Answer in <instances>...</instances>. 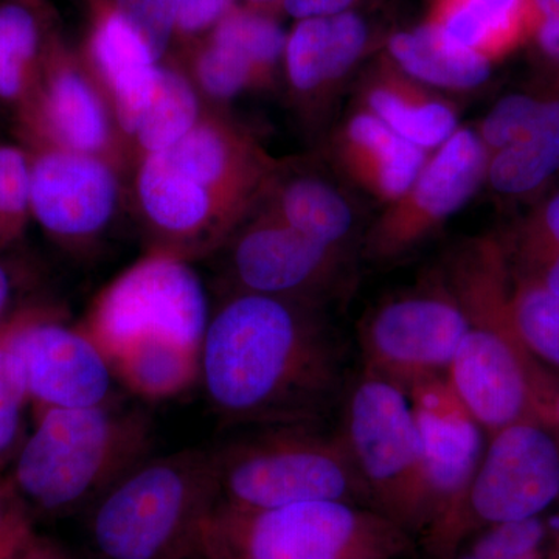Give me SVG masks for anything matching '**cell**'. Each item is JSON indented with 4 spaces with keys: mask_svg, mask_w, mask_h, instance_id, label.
Wrapping results in <instances>:
<instances>
[{
    "mask_svg": "<svg viewBox=\"0 0 559 559\" xmlns=\"http://www.w3.org/2000/svg\"><path fill=\"white\" fill-rule=\"evenodd\" d=\"M200 381L229 425H320L341 395V349L314 305L231 293L210 316Z\"/></svg>",
    "mask_w": 559,
    "mask_h": 559,
    "instance_id": "obj_1",
    "label": "cell"
},
{
    "mask_svg": "<svg viewBox=\"0 0 559 559\" xmlns=\"http://www.w3.org/2000/svg\"><path fill=\"white\" fill-rule=\"evenodd\" d=\"M507 272L502 249L485 241L466 250L452 274L468 330L447 378L488 436L524 419L546 425L555 381L539 370L513 329Z\"/></svg>",
    "mask_w": 559,
    "mask_h": 559,
    "instance_id": "obj_2",
    "label": "cell"
},
{
    "mask_svg": "<svg viewBox=\"0 0 559 559\" xmlns=\"http://www.w3.org/2000/svg\"><path fill=\"white\" fill-rule=\"evenodd\" d=\"M145 411L116 400L92 407L38 411L32 436L14 455L10 485L33 516L86 511L128 471L150 457Z\"/></svg>",
    "mask_w": 559,
    "mask_h": 559,
    "instance_id": "obj_3",
    "label": "cell"
},
{
    "mask_svg": "<svg viewBox=\"0 0 559 559\" xmlns=\"http://www.w3.org/2000/svg\"><path fill=\"white\" fill-rule=\"evenodd\" d=\"M218 500L212 450L145 459L86 510L90 558H198L202 525Z\"/></svg>",
    "mask_w": 559,
    "mask_h": 559,
    "instance_id": "obj_4",
    "label": "cell"
},
{
    "mask_svg": "<svg viewBox=\"0 0 559 559\" xmlns=\"http://www.w3.org/2000/svg\"><path fill=\"white\" fill-rule=\"evenodd\" d=\"M406 528L369 507L336 500L278 509L216 503L201 528L200 559H396L411 554Z\"/></svg>",
    "mask_w": 559,
    "mask_h": 559,
    "instance_id": "obj_5",
    "label": "cell"
},
{
    "mask_svg": "<svg viewBox=\"0 0 559 559\" xmlns=\"http://www.w3.org/2000/svg\"><path fill=\"white\" fill-rule=\"evenodd\" d=\"M212 452L219 500L229 506L261 510L336 500L373 509L340 430L311 423L255 426Z\"/></svg>",
    "mask_w": 559,
    "mask_h": 559,
    "instance_id": "obj_6",
    "label": "cell"
},
{
    "mask_svg": "<svg viewBox=\"0 0 559 559\" xmlns=\"http://www.w3.org/2000/svg\"><path fill=\"white\" fill-rule=\"evenodd\" d=\"M340 432L371 507L411 535L425 533L428 498L421 439L406 390L364 370L345 400Z\"/></svg>",
    "mask_w": 559,
    "mask_h": 559,
    "instance_id": "obj_7",
    "label": "cell"
},
{
    "mask_svg": "<svg viewBox=\"0 0 559 559\" xmlns=\"http://www.w3.org/2000/svg\"><path fill=\"white\" fill-rule=\"evenodd\" d=\"M210 316L204 283L189 260L154 250L103 290L81 326L106 358L142 341L201 352Z\"/></svg>",
    "mask_w": 559,
    "mask_h": 559,
    "instance_id": "obj_8",
    "label": "cell"
},
{
    "mask_svg": "<svg viewBox=\"0 0 559 559\" xmlns=\"http://www.w3.org/2000/svg\"><path fill=\"white\" fill-rule=\"evenodd\" d=\"M468 316L454 289L415 290L382 304L360 330L364 370L409 392L419 382L448 377Z\"/></svg>",
    "mask_w": 559,
    "mask_h": 559,
    "instance_id": "obj_9",
    "label": "cell"
},
{
    "mask_svg": "<svg viewBox=\"0 0 559 559\" xmlns=\"http://www.w3.org/2000/svg\"><path fill=\"white\" fill-rule=\"evenodd\" d=\"M421 439L428 528L433 550L448 555L462 538L463 510L485 451V430L455 395L448 378L407 392Z\"/></svg>",
    "mask_w": 559,
    "mask_h": 559,
    "instance_id": "obj_10",
    "label": "cell"
},
{
    "mask_svg": "<svg viewBox=\"0 0 559 559\" xmlns=\"http://www.w3.org/2000/svg\"><path fill=\"white\" fill-rule=\"evenodd\" d=\"M463 510L462 536L476 524L533 520L559 498V444L524 419L491 433Z\"/></svg>",
    "mask_w": 559,
    "mask_h": 559,
    "instance_id": "obj_11",
    "label": "cell"
},
{
    "mask_svg": "<svg viewBox=\"0 0 559 559\" xmlns=\"http://www.w3.org/2000/svg\"><path fill=\"white\" fill-rule=\"evenodd\" d=\"M0 334L20 359L28 396L38 411L114 401L116 374L83 326L44 311H24L11 316Z\"/></svg>",
    "mask_w": 559,
    "mask_h": 559,
    "instance_id": "obj_12",
    "label": "cell"
},
{
    "mask_svg": "<svg viewBox=\"0 0 559 559\" xmlns=\"http://www.w3.org/2000/svg\"><path fill=\"white\" fill-rule=\"evenodd\" d=\"M488 162L477 131L459 128L428 157L407 193L373 224L366 238L367 255L390 261L418 248L479 190Z\"/></svg>",
    "mask_w": 559,
    "mask_h": 559,
    "instance_id": "obj_13",
    "label": "cell"
},
{
    "mask_svg": "<svg viewBox=\"0 0 559 559\" xmlns=\"http://www.w3.org/2000/svg\"><path fill=\"white\" fill-rule=\"evenodd\" d=\"M31 140L32 218L66 245L98 237L116 216L119 176L108 159Z\"/></svg>",
    "mask_w": 559,
    "mask_h": 559,
    "instance_id": "obj_14",
    "label": "cell"
},
{
    "mask_svg": "<svg viewBox=\"0 0 559 559\" xmlns=\"http://www.w3.org/2000/svg\"><path fill=\"white\" fill-rule=\"evenodd\" d=\"M97 83L60 40H49L36 90L21 108L28 139L108 159L117 123Z\"/></svg>",
    "mask_w": 559,
    "mask_h": 559,
    "instance_id": "obj_15",
    "label": "cell"
},
{
    "mask_svg": "<svg viewBox=\"0 0 559 559\" xmlns=\"http://www.w3.org/2000/svg\"><path fill=\"white\" fill-rule=\"evenodd\" d=\"M342 253L305 237L266 213L231 238V293L263 294L314 305L336 277Z\"/></svg>",
    "mask_w": 559,
    "mask_h": 559,
    "instance_id": "obj_16",
    "label": "cell"
},
{
    "mask_svg": "<svg viewBox=\"0 0 559 559\" xmlns=\"http://www.w3.org/2000/svg\"><path fill=\"white\" fill-rule=\"evenodd\" d=\"M135 191L146 223L160 238L164 252L187 259L218 241L238 216L218 194L173 167L160 153L142 156Z\"/></svg>",
    "mask_w": 559,
    "mask_h": 559,
    "instance_id": "obj_17",
    "label": "cell"
},
{
    "mask_svg": "<svg viewBox=\"0 0 559 559\" xmlns=\"http://www.w3.org/2000/svg\"><path fill=\"white\" fill-rule=\"evenodd\" d=\"M87 58L108 91L116 123L131 138L156 94L160 61L110 0H97Z\"/></svg>",
    "mask_w": 559,
    "mask_h": 559,
    "instance_id": "obj_18",
    "label": "cell"
},
{
    "mask_svg": "<svg viewBox=\"0 0 559 559\" xmlns=\"http://www.w3.org/2000/svg\"><path fill=\"white\" fill-rule=\"evenodd\" d=\"M334 154L348 179L385 205L407 193L429 157L367 109L342 124Z\"/></svg>",
    "mask_w": 559,
    "mask_h": 559,
    "instance_id": "obj_19",
    "label": "cell"
},
{
    "mask_svg": "<svg viewBox=\"0 0 559 559\" xmlns=\"http://www.w3.org/2000/svg\"><path fill=\"white\" fill-rule=\"evenodd\" d=\"M373 44V27L360 11L296 21L283 60L290 86L311 95L340 83Z\"/></svg>",
    "mask_w": 559,
    "mask_h": 559,
    "instance_id": "obj_20",
    "label": "cell"
},
{
    "mask_svg": "<svg viewBox=\"0 0 559 559\" xmlns=\"http://www.w3.org/2000/svg\"><path fill=\"white\" fill-rule=\"evenodd\" d=\"M362 97L364 109L418 148L437 150L459 130L457 114L450 103L433 97L388 58L369 76Z\"/></svg>",
    "mask_w": 559,
    "mask_h": 559,
    "instance_id": "obj_21",
    "label": "cell"
},
{
    "mask_svg": "<svg viewBox=\"0 0 559 559\" xmlns=\"http://www.w3.org/2000/svg\"><path fill=\"white\" fill-rule=\"evenodd\" d=\"M425 21L492 62L527 44L532 0H426Z\"/></svg>",
    "mask_w": 559,
    "mask_h": 559,
    "instance_id": "obj_22",
    "label": "cell"
},
{
    "mask_svg": "<svg viewBox=\"0 0 559 559\" xmlns=\"http://www.w3.org/2000/svg\"><path fill=\"white\" fill-rule=\"evenodd\" d=\"M385 58L404 75L423 86L471 91L487 83L492 62L465 49L429 22L392 33L385 39Z\"/></svg>",
    "mask_w": 559,
    "mask_h": 559,
    "instance_id": "obj_23",
    "label": "cell"
},
{
    "mask_svg": "<svg viewBox=\"0 0 559 559\" xmlns=\"http://www.w3.org/2000/svg\"><path fill=\"white\" fill-rule=\"evenodd\" d=\"M559 175V84H550L520 138L489 157L487 182L513 200L535 197Z\"/></svg>",
    "mask_w": 559,
    "mask_h": 559,
    "instance_id": "obj_24",
    "label": "cell"
},
{
    "mask_svg": "<svg viewBox=\"0 0 559 559\" xmlns=\"http://www.w3.org/2000/svg\"><path fill=\"white\" fill-rule=\"evenodd\" d=\"M272 210L267 213L337 253L347 250L355 234L356 213L348 198L318 175H297L280 183Z\"/></svg>",
    "mask_w": 559,
    "mask_h": 559,
    "instance_id": "obj_25",
    "label": "cell"
},
{
    "mask_svg": "<svg viewBox=\"0 0 559 559\" xmlns=\"http://www.w3.org/2000/svg\"><path fill=\"white\" fill-rule=\"evenodd\" d=\"M108 360L116 380L146 401L176 399L200 381L201 352L173 342H132Z\"/></svg>",
    "mask_w": 559,
    "mask_h": 559,
    "instance_id": "obj_26",
    "label": "cell"
},
{
    "mask_svg": "<svg viewBox=\"0 0 559 559\" xmlns=\"http://www.w3.org/2000/svg\"><path fill=\"white\" fill-rule=\"evenodd\" d=\"M47 46L32 5L21 0L0 3V102L22 108L31 100Z\"/></svg>",
    "mask_w": 559,
    "mask_h": 559,
    "instance_id": "obj_27",
    "label": "cell"
},
{
    "mask_svg": "<svg viewBox=\"0 0 559 559\" xmlns=\"http://www.w3.org/2000/svg\"><path fill=\"white\" fill-rule=\"evenodd\" d=\"M201 119L200 95L193 81L179 70L160 64L156 94L131 138L142 156L160 153L193 130Z\"/></svg>",
    "mask_w": 559,
    "mask_h": 559,
    "instance_id": "obj_28",
    "label": "cell"
},
{
    "mask_svg": "<svg viewBox=\"0 0 559 559\" xmlns=\"http://www.w3.org/2000/svg\"><path fill=\"white\" fill-rule=\"evenodd\" d=\"M207 38L240 55L264 80L285 60L288 33L266 7L249 3L235 5Z\"/></svg>",
    "mask_w": 559,
    "mask_h": 559,
    "instance_id": "obj_29",
    "label": "cell"
},
{
    "mask_svg": "<svg viewBox=\"0 0 559 559\" xmlns=\"http://www.w3.org/2000/svg\"><path fill=\"white\" fill-rule=\"evenodd\" d=\"M511 323L535 359L559 369V296L533 280L521 277L509 290Z\"/></svg>",
    "mask_w": 559,
    "mask_h": 559,
    "instance_id": "obj_30",
    "label": "cell"
},
{
    "mask_svg": "<svg viewBox=\"0 0 559 559\" xmlns=\"http://www.w3.org/2000/svg\"><path fill=\"white\" fill-rule=\"evenodd\" d=\"M522 272L540 271L544 282L559 296V190L532 210L514 238Z\"/></svg>",
    "mask_w": 559,
    "mask_h": 559,
    "instance_id": "obj_31",
    "label": "cell"
},
{
    "mask_svg": "<svg viewBox=\"0 0 559 559\" xmlns=\"http://www.w3.org/2000/svg\"><path fill=\"white\" fill-rule=\"evenodd\" d=\"M31 218V154L0 145V248L16 241Z\"/></svg>",
    "mask_w": 559,
    "mask_h": 559,
    "instance_id": "obj_32",
    "label": "cell"
},
{
    "mask_svg": "<svg viewBox=\"0 0 559 559\" xmlns=\"http://www.w3.org/2000/svg\"><path fill=\"white\" fill-rule=\"evenodd\" d=\"M193 70L198 87L207 97L219 102L231 100L263 81L245 58L210 38L198 47Z\"/></svg>",
    "mask_w": 559,
    "mask_h": 559,
    "instance_id": "obj_33",
    "label": "cell"
},
{
    "mask_svg": "<svg viewBox=\"0 0 559 559\" xmlns=\"http://www.w3.org/2000/svg\"><path fill=\"white\" fill-rule=\"evenodd\" d=\"M28 396L27 382L17 356L0 334V465L20 451Z\"/></svg>",
    "mask_w": 559,
    "mask_h": 559,
    "instance_id": "obj_34",
    "label": "cell"
},
{
    "mask_svg": "<svg viewBox=\"0 0 559 559\" xmlns=\"http://www.w3.org/2000/svg\"><path fill=\"white\" fill-rule=\"evenodd\" d=\"M546 94L547 90L516 92V94L507 95L496 103L495 108L489 110L477 131L489 157L520 138Z\"/></svg>",
    "mask_w": 559,
    "mask_h": 559,
    "instance_id": "obj_35",
    "label": "cell"
},
{
    "mask_svg": "<svg viewBox=\"0 0 559 559\" xmlns=\"http://www.w3.org/2000/svg\"><path fill=\"white\" fill-rule=\"evenodd\" d=\"M160 61L178 27V0H110Z\"/></svg>",
    "mask_w": 559,
    "mask_h": 559,
    "instance_id": "obj_36",
    "label": "cell"
},
{
    "mask_svg": "<svg viewBox=\"0 0 559 559\" xmlns=\"http://www.w3.org/2000/svg\"><path fill=\"white\" fill-rule=\"evenodd\" d=\"M32 511L9 479H0V559H20L36 538Z\"/></svg>",
    "mask_w": 559,
    "mask_h": 559,
    "instance_id": "obj_37",
    "label": "cell"
},
{
    "mask_svg": "<svg viewBox=\"0 0 559 559\" xmlns=\"http://www.w3.org/2000/svg\"><path fill=\"white\" fill-rule=\"evenodd\" d=\"M536 57L554 72L551 84H559V0H532L527 44Z\"/></svg>",
    "mask_w": 559,
    "mask_h": 559,
    "instance_id": "obj_38",
    "label": "cell"
},
{
    "mask_svg": "<svg viewBox=\"0 0 559 559\" xmlns=\"http://www.w3.org/2000/svg\"><path fill=\"white\" fill-rule=\"evenodd\" d=\"M235 7V0H178V27L180 38H197L218 25Z\"/></svg>",
    "mask_w": 559,
    "mask_h": 559,
    "instance_id": "obj_39",
    "label": "cell"
},
{
    "mask_svg": "<svg viewBox=\"0 0 559 559\" xmlns=\"http://www.w3.org/2000/svg\"><path fill=\"white\" fill-rule=\"evenodd\" d=\"M378 0H280V7L296 21L360 11Z\"/></svg>",
    "mask_w": 559,
    "mask_h": 559,
    "instance_id": "obj_40",
    "label": "cell"
},
{
    "mask_svg": "<svg viewBox=\"0 0 559 559\" xmlns=\"http://www.w3.org/2000/svg\"><path fill=\"white\" fill-rule=\"evenodd\" d=\"M14 282L13 275L5 263L0 261V331L9 323V310L13 300Z\"/></svg>",
    "mask_w": 559,
    "mask_h": 559,
    "instance_id": "obj_41",
    "label": "cell"
},
{
    "mask_svg": "<svg viewBox=\"0 0 559 559\" xmlns=\"http://www.w3.org/2000/svg\"><path fill=\"white\" fill-rule=\"evenodd\" d=\"M20 559H68L58 547L50 544L49 540L40 539L36 536L28 549L22 554Z\"/></svg>",
    "mask_w": 559,
    "mask_h": 559,
    "instance_id": "obj_42",
    "label": "cell"
},
{
    "mask_svg": "<svg viewBox=\"0 0 559 559\" xmlns=\"http://www.w3.org/2000/svg\"><path fill=\"white\" fill-rule=\"evenodd\" d=\"M547 425L555 426L559 430V381L551 385L549 401H547Z\"/></svg>",
    "mask_w": 559,
    "mask_h": 559,
    "instance_id": "obj_43",
    "label": "cell"
},
{
    "mask_svg": "<svg viewBox=\"0 0 559 559\" xmlns=\"http://www.w3.org/2000/svg\"><path fill=\"white\" fill-rule=\"evenodd\" d=\"M248 2L260 7L280 5V0H248Z\"/></svg>",
    "mask_w": 559,
    "mask_h": 559,
    "instance_id": "obj_44",
    "label": "cell"
},
{
    "mask_svg": "<svg viewBox=\"0 0 559 559\" xmlns=\"http://www.w3.org/2000/svg\"><path fill=\"white\" fill-rule=\"evenodd\" d=\"M193 559H200V558H193Z\"/></svg>",
    "mask_w": 559,
    "mask_h": 559,
    "instance_id": "obj_45",
    "label": "cell"
}]
</instances>
